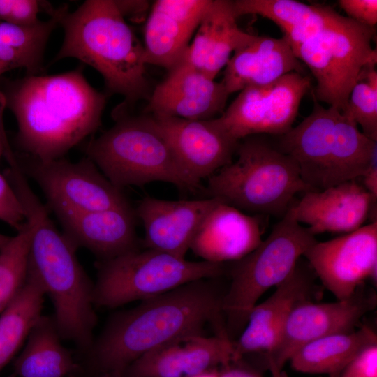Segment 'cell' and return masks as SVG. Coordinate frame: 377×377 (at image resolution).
Masks as SVG:
<instances>
[{"mask_svg":"<svg viewBox=\"0 0 377 377\" xmlns=\"http://www.w3.org/2000/svg\"><path fill=\"white\" fill-rule=\"evenodd\" d=\"M219 278L187 283L113 314L86 352L89 367L101 376L122 377L141 356L181 336L203 334L207 324L216 335L230 338Z\"/></svg>","mask_w":377,"mask_h":377,"instance_id":"6da1fadb","label":"cell"},{"mask_svg":"<svg viewBox=\"0 0 377 377\" xmlns=\"http://www.w3.org/2000/svg\"><path fill=\"white\" fill-rule=\"evenodd\" d=\"M2 94L17 123V144L41 161L63 158L101 126L107 96L90 85L83 67L7 82Z\"/></svg>","mask_w":377,"mask_h":377,"instance_id":"7a4b0ae2","label":"cell"},{"mask_svg":"<svg viewBox=\"0 0 377 377\" xmlns=\"http://www.w3.org/2000/svg\"><path fill=\"white\" fill-rule=\"evenodd\" d=\"M59 24L64 37L53 62L70 57L90 66L108 92L124 97V105L148 96L144 46L115 1L87 0L71 13L64 5Z\"/></svg>","mask_w":377,"mask_h":377,"instance_id":"3957f363","label":"cell"},{"mask_svg":"<svg viewBox=\"0 0 377 377\" xmlns=\"http://www.w3.org/2000/svg\"><path fill=\"white\" fill-rule=\"evenodd\" d=\"M27 221L31 230L28 265L52 302L62 340L73 342L86 353L97 322L94 282L80 265L77 249L57 229L44 205L30 207Z\"/></svg>","mask_w":377,"mask_h":377,"instance_id":"277c9868","label":"cell"},{"mask_svg":"<svg viewBox=\"0 0 377 377\" xmlns=\"http://www.w3.org/2000/svg\"><path fill=\"white\" fill-rule=\"evenodd\" d=\"M377 142L346 115L315 100L312 112L279 136L276 147L297 163L312 191L362 177L377 157Z\"/></svg>","mask_w":377,"mask_h":377,"instance_id":"5b68a950","label":"cell"},{"mask_svg":"<svg viewBox=\"0 0 377 377\" xmlns=\"http://www.w3.org/2000/svg\"><path fill=\"white\" fill-rule=\"evenodd\" d=\"M237 158L210 176L205 188L240 211L282 218L298 193L310 191L297 163L262 135L240 140Z\"/></svg>","mask_w":377,"mask_h":377,"instance_id":"8992f818","label":"cell"},{"mask_svg":"<svg viewBox=\"0 0 377 377\" xmlns=\"http://www.w3.org/2000/svg\"><path fill=\"white\" fill-rule=\"evenodd\" d=\"M117 122L91 139L85 150L101 172L117 188L154 182L182 191L201 188L182 168L151 117H116Z\"/></svg>","mask_w":377,"mask_h":377,"instance_id":"52a82bcc","label":"cell"},{"mask_svg":"<svg viewBox=\"0 0 377 377\" xmlns=\"http://www.w3.org/2000/svg\"><path fill=\"white\" fill-rule=\"evenodd\" d=\"M316 242V236L288 210L265 239L247 256L234 262L229 270L230 282L222 305L231 340L242 332L260 297L283 282Z\"/></svg>","mask_w":377,"mask_h":377,"instance_id":"ba28073f","label":"cell"},{"mask_svg":"<svg viewBox=\"0 0 377 377\" xmlns=\"http://www.w3.org/2000/svg\"><path fill=\"white\" fill-rule=\"evenodd\" d=\"M96 268L93 304L109 309L150 299L191 281L221 277L226 272L225 264L190 261L149 249L98 261Z\"/></svg>","mask_w":377,"mask_h":377,"instance_id":"9c48e42d","label":"cell"},{"mask_svg":"<svg viewBox=\"0 0 377 377\" xmlns=\"http://www.w3.org/2000/svg\"><path fill=\"white\" fill-rule=\"evenodd\" d=\"M374 35V27L339 14L298 47L296 57L316 82V101L344 111L362 70L376 64V49L371 45Z\"/></svg>","mask_w":377,"mask_h":377,"instance_id":"30bf717a","label":"cell"},{"mask_svg":"<svg viewBox=\"0 0 377 377\" xmlns=\"http://www.w3.org/2000/svg\"><path fill=\"white\" fill-rule=\"evenodd\" d=\"M20 166L39 186L55 215L130 205L122 190L87 156L71 162L64 158L41 161L27 156Z\"/></svg>","mask_w":377,"mask_h":377,"instance_id":"8fae6325","label":"cell"},{"mask_svg":"<svg viewBox=\"0 0 377 377\" xmlns=\"http://www.w3.org/2000/svg\"><path fill=\"white\" fill-rule=\"evenodd\" d=\"M311 87V77L297 72L246 87L218 119L237 141L256 135L281 136L293 127L301 101Z\"/></svg>","mask_w":377,"mask_h":377,"instance_id":"7c38bea8","label":"cell"},{"mask_svg":"<svg viewBox=\"0 0 377 377\" xmlns=\"http://www.w3.org/2000/svg\"><path fill=\"white\" fill-rule=\"evenodd\" d=\"M303 256L337 300L346 299L366 279L376 280L377 221L330 240L317 241Z\"/></svg>","mask_w":377,"mask_h":377,"instance_id":"4fadbf2b","label":"cell"},{"mask_svg":"<svg viewBox=\"0 0 377 377\" xmlns=\"http://www.w3.org/2000/svg\"><path fill=\"white\" fill-rule=\"evenodd\" d=\"M377 304L374 290L361 286L350 297L334 302L308 300L297 304L289 315L281 337L272 352L264 355L283 369L302 346L319 338L354 330L361 318Z\"/></svg>","mask_w":377,"mask_h":377,"instance_id":"5bb4252c","label":"cell"},{"mask_svg":"<svg viewBox=\"0 0 377 377\" xmlns=\"http://www.w3.org/2000/svg\"><path fill=\"white\" fill-rule=\"evenodd\" d=\"M313 274L308 263H302L300 258L292 274L274 292L255 305L243 330L233 341V361L274 350L293 309L301 302L312 300L316 290Z\"/></svg>","mask_w":377,"mask_h":377,"instance_id":"9a60e30c","label":"cell"},{"mask_svg":"<svg viewBox=\"0 0 377 377\" xmlns=\"http://www.w3.org/2000/svg\"><path fill=\"white\" fill-rule=\"evenodd\" d=\"M150 117L179 163L196 182L208 179L232 162L239 141L226 132L218 117L192 120Z\"/></svg>","mask_w":377,"mask_h":377,"instance_id":"2e32d148","label":"cell"},{"mask_svg":"<svg viewBox=\"0 0 377 377\" xmlns=\"http://www.w3.org/2000/svg\"><path fill=\"white\" fill-rule=\"evenodd\" d=\"M233 353L228 337L186 334L135 360L122 377H194L232 362Z\"/></svg>","mask_w":377,"mask_h":377,"instance_id":"e0dca14e","label":"cell"},{"mask_svg":"<svg viewBox=\"0 0 377 377\" xmlns=\"http://www.w3.org/2000/svg\"><path fill=\"white\" fill-rule=\"evenodd\" d=\"M228 96L221 81L182 59L156 87L146 111L154 117L211 119L223 114Z\"/></svg>","mask_w":377,"mask_h":377,"instance_id":"ac0fdd59","label":"cell"},{"mask_svg":"<svg viewBox=\"0 0 377 377\" xmlns=\"http://www.w3.org/2000/svg\"><path fill=\"white\" fill-rule=\"evenodd\" d=\"M376 207L370 193L357 179L321 191H309L288 210L313 235L347 234L362 226Z\"/></svg>","mask_w":377,"mask_h":377,"instance_id":"d6986e66","label":"cell"},{"mask_svg":"<svg viewBox=\"0 0 377 377\" xmlns=\"http://www.w3.org/2000/svg\"><path fill=\"white\" fill-rule=\"evenodd\" d=\"M219 200L144 198L135 210L145 228L144 246L185 258L198 226Z\"/></svg>","mask_w":377,"mask_h":377,"instance_id":"ffe728a7","label":"cell"},{"mask_svg":"<svg viewBox=\"0 0 377 377\" xmlns=\"http://www.w3.org/2000/svg\"><path fill=\"white\" fill-rule=\"evenodd\" d=\"M263 233L259 215L245 214L219 200L200 223L189 249L205 261L234 263L260 244Z\"/></svg>","mask_w":377,"mask_h":377,"instance_id":"44dd1931","label":"cell"},{"mask_svg":"<svg viewBox=\"0 0 377 377\" xmlns=\"http://www.w3.org/2000/svg\"><path fill=\"white\" fill-rule=\"evenodd\" d=\"M56 216L73 246L88 249L98 261L139 249L136 214L131 205Z\"/></svg>","mask_w":377,"mask_h":377,"instance_id":"7402d4cb","label":"cell"},{"mask_svg":"<svg viewBox=\"0 0 377 377\" xmlns=\"http://www.w3.org/2000/svg\"><path fill=\"white\" fill-rule=\"evenodd\" d=\"M212 0H158L145 29V61L169 71L179 64Z\"/></svg>","mask_w":377,"mask_h":377,"instance_id":"603a6c76","label":"cell"},{"mask_svg":"<svg viewBox=\"0 0 377 377\" xmlns=\"http://www.w3.org/2000/svg\"><path fill=\"white\" fill-rule=\"evenodd\" d=\"M303 70L302 62L283 37L254 36L234 52L221 82L230 94L250 86L269 84L292 72L303 73Z\"/></svg>","mask_w":377,"mask_h":377,"instance_id":"cb8c5ba5","label":"cell"},{"mask_svg":"<svg viewBox=\"0 0 377 377\" xmlns=\"http://www.w3.org/2000/svg\"><path fill=\"white\" fill-rule=\"evenodd\" d=\"M237 19L232 1L212 0L182 59L214 79L230 54L255 36L240 29Z\"/></svg>","mask_w":377,"mask_h":377,"instance_id":"d4e9b609","label":"cell"},{"mask_svg":"<svg viewBox=\"0 0 377 377\" xmlns=\"http://www.w3.org/2000/svg\"><path fill=\"white\" fill-rule=\"evenodd\" d=\"M237 17L258 15L274 22L295 54L298 47L318 33L339 14L332 8L293 0L232 1Z\"/></svg>","mask_w":377,"mask_h":377,"instance_id":"484cf974","label":"cell"},{"mask_svg":"<svg viewBox=\"0 0 377 377\" xmlns=\"http://www.w3.org/2000/svg\"><path fill=\"white\" fill-rule=\"evenodd\" d=\"M377 343V336L367 326L357 330L325 336L302 346L290 358L293 370L338 377L366 348Z\"/></svg>","mask_w":377,"mask_h":377,"instance_id":"4316f807","label":"cell"},{"mask_svg":"<svg viewBox=\"0 0 377 377\" xmlns=\"http://www.w3.org/2000/svg\"><path fill=\"white\" fill-rule=\"evenodd\" d=\"M61 340L54 316L42 315L15 361V374L19 377H67L75 373L78 365Z\"/></svg>","mask_w":377,"mask_h":377,"instance_id":"83f0119b","label":"cell"},{"mask_svg":"<svg viewBox=\"0 0 377 377\" xmlns=\"http://www.w3.org/2000/svg\"><path fill=\"white\" fill-rule=\"evenodd\" d=\"M64 6L54 10L48 20L31 27L0 20V76L22 68L30 75L40 71L46 45L52 32L59 26Z\"/></svg>","mask_w":377,"mask_h":377,"instance_id":"f1b7e54d","label":"cell"},{"mask_svg":"<svg viewBox=\"0 0 377 377\" xmlns=\"http://www.w3.org/2000/svg\"><path fill=\"white\" fill-rule=\"evenodd\" d=\"M45 295L38 276L28 265L24 285L0 313V371L17 353L42 316Z\"/></svg>","mask_w":377,"mask_h":377,"instance_id":"f546056e","label":"cell"},{"mask_svg":"<svg viewBox=\"0 0 377 377\" xmlns=\"http://www.w3.org/2000/svg\"><path fill=\"white\" fill-rule=\"evenodd\" d=\"M31 230L26 221L0 250V313L24 285L28 269Z\"/></svg>","mask_w":377,"mask_h":377,"instance_id":"4dcf8cb0","label":"cell"},{"mask_svg":"<svg viewBox=\"0 0 377 377\" xmlns=\"http://www.w3.org/2000/svg\"><path fill=\"white\" fill-rule=\"evenodd\" d=\"M375 66L364 68L351 89L342 112L377 142V72Z\"/></svg>","mask_w":377,"mask_h":377,"instance_id":"1f68e13d","label":"cell"},{"mask_svg":"<svg viewBox=\"0 0 377 377\" xmlns=\"http://www.w3.org/2000/svg\"><path fill=\"white\" fill-rule=\"evenodd\" d=\"M45 4L36 0H0V20L24 27L38 24V15Z\"/></svg>","mask_w":377,"mask_h":377,"instance_id":"d6a6232c","label":"cell"},{"mask_svg":"<svg viewBox=\"0 0 377 377\" xmlns=\"http://www.w3.org/2000/svg\"><path fill=\"white\" fill-rule=\"evenodd\" d=\"M0 221L17 232L26 222L22 204L6 177L0 172Z\"/></svg>","mask_w":377,"mask_h":377,"instance_id":"836d02e7","label":"cell"},{"mask_svg":"<svg viewBox=\"0 0 377 377\" xmlns=\"http://www.w3.org/2000/svg\"><path fill=\"white\" fill-rule=\"evenodd\" d=\"M339 6L348 18L374 27L377 22L376 0H339Z\"/></svg>","mask_w":377,"mask_h":377,"instance_id":"e575fe53","label":"cell"},{"mask_svg":"<svg viewBox=\"0 0 377 377\" xmlns=\"http://www.w3.org/2000/svg\"><path fill=\"white\" fill-rule=\"evenodd\" d=\"M220 368L219 377H263L256 368L242 360L232 361Z\"/></svg>","mask_w":377,"mask_h":377,"instance_id":"d590c367","label":"cell"},{"mask_svg":"<svg viewBox=\"0 0 377 377\" xmlns=\"http://www.w3.org/2000/svg\"><path fill=\"white\" fill-rule=\"evenodd\" d=\"M363 186L370 193L373 201L377 200V157L374 158L370 167L362 177Z\"/></svg>","mask_w":377,"mask_h":377,"instance_id":"8d00e7d4","label":"cell"},{"mask_svg":"<svg viewBox=\"0 0 377 377\" xmlns=\"http://www.w3.org/2000/svg\"><path fill=\"white\" fill-rule=\"evenodd\" d=\"M6 108L5 101L2 94L0 92V160L4 156L7 161L15 156L3 128V111Z\"/></svg>","mask_w":377,"mask_h":377,"instance_id":"74e56055","label":"cell"},{"mask_svg":"<svg viewBox=\"0 0 377 377\" xmlns=\"http://www.w3.org/2000/svg\"><path fill=\"white\" fill-rule=\"evenodd\" d=\"M116 4L124 17L131 16L138 12H143L146 10L145 5L147 4L145 1H115Z\"/></svg>","mask_w":377,"mask_h":377,"instance_id":"f35d334b","label":"cell"},{"mask_svg":"<svg viewBox=\"0 0 377 377\" xmlns=\"http://www.w3.org/2000/svg\"><path fill=\"white\" fill-rule=\"evenodd\" d=\"M265 366L269 370L272 377H288L286 371L277 367L272 362L266 361Z\"/></svg>","mask_w":377,"mask_h":377,"instance_id":"ab89813d","label":"cell"},{"mask_svg":"<svg viewBox=\"0 0 377 377\" xmlns=\"http://www.w3.org/2000/svg\"><path fill=\"white\" fill-rule=\"evenodd\" d=\"M194 377H219V371L216 369L205 371Z\"/></svg>","mask_w":377,"mask_h":377,"instance_id":"60d3db41","label":"cell"},{"mask_svg":"<svg viewBox=\"0 0 377 377\" xmlns=\"http://www.w3.org/2000/svg\"><path fill=\"white\" fill-rule=\"evenodd\" d=\"M10 237L0 233V250L9 242Z\"/></svg>","mask_w":377,"mask_h":377,"instance_id":"b9f144b4","label":"cell"},{"mask_svg":"<svg viewBox=\"0 0 377 377\" xmlns=\"http://www.w3.org/2000/svg\"><path fill=\"white\" fill-rule=\"evenodd\" d=\"M338 377H359L354 375H351L350 374H348L345 371H342L341 374Z\"/></svg>","mask_w":377,"mask_h":377,"instance_id":"7bdbcfd3","label":"cell"},{"mask_svg":"<svg viewBox=\"0 0 377 377\" xmlns=\"http://www.w3.org/2000/svg\"><path fill=\"white\" fill-rule=\"evenodd\" d=\"M100 377H118L114 376H101Z\"/></svg>","mask_w":377,"mask_h":377,"instance_id":"ee69618b","label":"cell"}]
</instances>
